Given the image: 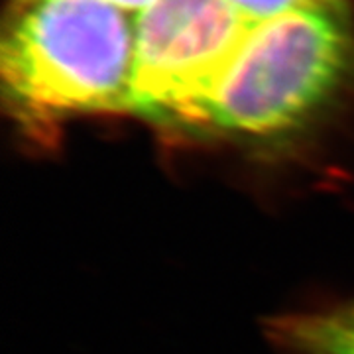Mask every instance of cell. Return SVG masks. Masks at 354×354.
<instances>
[{"mask_svg":"<svg viewBox=\"0 0 354 354\" xmlns=\"http://www.w3.org/2000/svg\"><path fill=\"white\" fill-rule=\"evenodd\" d=\"M344 10H293L254 26L205 106L203 127L276 134L329 99L353 64Z\"/></svg>","mask_w":354,"mask_h":354,"instance_id":"7a4b0ae2","label":"cell"},{"mask_svg":"<svg viewBox=\"0 0 354 354\" xmlns=\"http://www.w3.org/2000/svg\"><path fill=\"white\" fill-rule=\"evenodd\" d=\"M256 24L230 0H156L140 10L130 111L203 127L207 102Z\"/></svg>","mask_w":354,"mask_h":354,"instance_id":"3957f363","label":"cell"},{"mask_svg":"<svg viewBox=\"0 0 354 354\" xmlns=\"http://www.w3.org/2000/svg\"><path fill=\"white\" fill-rule=\"evenodd\" d=\"M254 22H262L293 10H344V0H230Z\"/></svg>","mask_w":354,"mask_h":354,"instance_id":"5b68a950","label":"cell"},{"mask_svg":"<svg viewBox=\"0 0 354 354\" xmlns=\"http://www.w3.org/2000/svg\"><path fill=\"white\" fill-rule=\"evenodd\" d=\"M104 2H111L122 10H144L150 4H153L156 0H104Z\"/></svg>","mask_w":354,"mask_h":354,"instance_id":"8992f818","label":"cell"},{"mask_svg":"<svg viewBox=\"0 0 354 354\" xmlns=\"http://www.w3.org/2000/svg\"><path fill=\"white\" fill-rule=\"evenodd\" d=\"M272 339L293 354H354V304L321 313L281 317Z\"/></svg>","mask_w":354,"mask_h":354,"instance_id":"277c9868","label":"cell"},{"mask_svg":"<svg viewBox=\"0 0 354 354\" xmlns=\"http://www.w3.org/2000/svg\"><path fill=\"white\" fill-rule=\"evenodd\" d=\"M134 26L104 0H14L2 83L30 120L130 111Z\"/></svg>","mask_w":354,"mask_h":354,"instance_id":"6da1fadb","label":"cell"}]
</instances>
